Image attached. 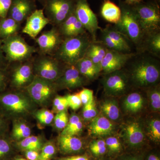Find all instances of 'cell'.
I'll return each instance as SVG.
<instances>
[{"mask_svg":"<svg viewBox=\"0 0 160 160\" xmlns=\"http://www.w3.org/2000/svg\"><path fill=\"white\" fill-rule=\"evenodd\" d=\"M123 136L126 142L132 147L141 146L145 139L142 127L137 121H131L126 124L123 129Z\"/></svg>","mask_w":160,"mask_h":160,"instance_id":"e0dca14e","label":"cell"},{"mask_svg":"<svg viewBox=\"0 0 160 160\" xmlns=\"http://www.w3.org/2000/svg\"><path fill=\"white\" fill-rule=\"evenodd\" d=\"M101 14L107 22L116 24L121 18V10L119 6L110 0H104L101 7Z\"/></svg>","mask_w":160,"mask_h":160,"instance_id":"cb8c5ba5","label":"cell"},{"mask_svg":"<svg viewBox=\"0 0 160 160\" xmlns=\"http://www.w3.org/2000/svg\"><path fill=\"white\" fill-rule=\"evenodd\" d=\"M73 0H46L45 11L50 23L58 27L74 11Z\"/></svg>","mask_w":160,"mask_h":160,"instance_id":"30bf717a","label":"cell"},{"mask_svg":"<svg viewBox=\"0 0 160 160\" xmlns=\"http://www.w3.org/2000/svg\"><path fill=\"white\" fill-rule=\"evenodd\" d=\"M147 160H160L159 158L154 154L149 155Z\"/></svg>","mask_w":160,"mask_h":160,"instance_id":"f5cc1de1","label":"cell"},{"mask_svg":"<svg viewBox=\"0 0 160 160\" xmlns=\"http://www.w3.org/2000/svg\"><path fill=\"white\" fill-rule=\"evenodd\" d=\"M87 32L86 29L82 25V23L80 22L78 19V21L76 22L73 26H72L66 32V34L64 35V38L77 36L80 35L85 34Z\"/></svg>","mask_w":160,"mask_h":160,"instance_id":"60d3db41","label":"cell"},{"mask_svg":"<svg viewBox=\"0 0 160 160\" xmlns=\"http://www.w3.org/2000/svg\"><path fill=\"white\" fill-rule=\"evenodd\" d=\"M123 160H142L141 158L137 157H132L125 158Z\"/></svg>","mask_w":160,"mask_h":160,"instance_id":"db71d44e","label":"cell"},{"mask_svg":"<svg viewBox=\"0 0 160 160\" xmlns=\"http://www.w3.org/2000/svg\"><path fill=\"white\" fill-rule=\"evenodd\" d=\"M41 150L39 160H50L55 154L56 148L53 143L49 142L43 145Z\"/></svg>","mask_w":160,"mask_h":160,"instance_id":"8d00e7d4","label":"cell"},{"mask_svg":"<svg viewBox=\"0 0 160 160\" xmlns=\"http://www.w3.org/2000/svg\"><path fill=\"white\" fill-rule=\"evenodd\" d=\"M12 0H0V18H5L8 16Z\"/></svg>","mask_w":160,"mask_h":160,"instance_id":"f6af8a7d","label":"cell"},{"mask_svg":"<svg viewBox=\"0 0 160 160\" xmlns=\"http://www.w3.org/2000/svg\"><path fill=\"white\" fill-rule=\"evenodd\" d=\"M1 19H2V18H0V22H1Z\"/></svg>","mask_w":160,"mask_h":160,"instance_id":"9f6ffc18","label":"cell"},{"mask_svg":"<svg viewBox=\"0 0 160 160\" xmlns=\"http://www.w3.org/2000/svg\"><path fill=\"white\" fill-rule=\"evenodd\" d=\"M74 12L92 41H96L97 33L102 28L99 26L96 16L89 7L86 0H77L75 5Z\"/></svg>","mask_w":160,"mask_h":160,"instance_id":"8fae6325","label":"cell"},{"mask_svg":"<svg viewBox=\"0 0 160 160\" xmlns=\"http://www.w3.org/2000/svg\"><path fill=\"white\" fill-rule=\"evenodd\" d=\"M9 82V75L6 69H0V92L5 90Z\"/></svg>","mask_w":160,"mask_h":160,"instance_id":"bcb514c9","label":"cell"},{"mask_svg":"<svg viewBox=\"0 0 160 160\" xmlns=\"http://www.w3.org/2000/svg\"><path fill=\"white\" fill-rule=\"evenodd\" d=\"M35 104L26 91L0 92V111L7 118L27 115L33 111Z\"/></svg>","mask_w":160,"mask_h":160,"instance_id":"3957f363","label":"cell"},{"mask_svg":"<svg viewBox=\"0 0 160 160\" xmlns=\"http://www.w3.org/2000/svg\"><path fill=\"white\" fill-rule=\"evenodd\" d=\"M142 0H126L125 2L129 5H133L136 3L140 2Z\"/></svg>","mask_w":160,"mask_h":160,"instance_id":"816d5d0a","label":"cell"},{"mask_svg":"<svg viewBox=\"0 0 160 160\" xmlns=\"http://www.w3.org/2000/svg\"><path fill=\"white\" fill-rule=\"evenodd\" d=\"M108 49L98 40L92 41L86 50L84 57L89 58L102 69L101 63Z\"/></svg>","mask_w":160,"mask_h":160,"instance_id":"7402d4cb","label":"cell"},{"mask_svg":"<svg viewBox=\"0 0 160 160\" xmlns=\"http://www.w3.org/2000/svg\"><path fill=\"white\" fill-rule=\"evenodd\" d=\"M58 144L60 151L65 154L76 153L83 148L82 140L74 135H61L58 139Z\"/></svg>","mask_w":160,"mask_h":160,"instance_id":"ffe728a7","label":"cell"},{"mask_svg":"<svg viewBox=\"0 0 160 160\" xmlns=\"http://www.w3.org/2000/svg\"><path fill=\"white\" fill-rule=\"evenodd\" d=\"M58 160H89V159L86 155H77L60 158Z\"/></svg>","mask_w":160,"mask_h":160,"instance_id":"f907efd6","label":"cell"},{"mask_svg":"<svg viewBox=\"0 0 160 160\" xmlns=\"http://www.w3.org/2000/svg\"><path fill=\"white\" fill-rule=\"evenodd\" d=\"M18 146L24 151L35 150L39 151L42 147V142L39 137L31 136L19 141Z\"/></svg>","mask_w":160,"mask_h":160,"instance_id":"f546056e","label":"cell"},{"mask_svg":"<svg viewBox=\"0 0 160 160\" xmlns=\"http://www.w3.org/2000/svg\"><path fill=\"white\" fill-rule=\"evenodd\" d=\"M135 52L125 53L108 49L101 63L102 72L104 74L122 69Z\"/></svg>","mask_w":160,"mask_h":160,"instance_id":"9a60e30c","label":"cell"},{"mask_svg":"<svg viewBox=\"0 0 160 160\" xmlns=\"http://www.w3.org/2000/svg\"><path fill=\"white\" fill-rule=\"evenodd\" d=\"M21 23L9 17L1 19L0 22V39L2 40L18 34L21 29Z\"/></svg>","mask_w":160,"mask_h":160,"instance_id":"4316f807","label":"cell"},{"mask_svg":"<svg viewBox=\"0 0 160 160\" xmlns=\"http://www.w3.org/2000/svg\"><path fill=\"white\" fill-rule=\"evenodd\" d=\"M16 160H28L26 159L23 158H19L17 159Z\"/></svg>","mask_w":160,"mask_h":160,"instance_id":"11a10c76","label":"cell"},{"mask_svg":"<svg viewBox=\"0 0 160 160\" xmlns=\"http://www.w3.org/2000/svg\"><path fill=\"white\" fill-rule=\"evenodd\" d=\"M9 76L10 86L16 89H25L33 81L35 75L32 61L16 63Z\"/></svg>","mask_w":160,"mask_h":160,"instance_id":"7c38bea8","label":"cell"},{"mask_svg":"<svg viewBox=\"0 0 160 160\" xmlns=\"http://www.w3.org/2000/svg\"><path fill=\"white\" fill-rule=\"evenodd\" d=\"M101 109L104 116L112 122H117L121 117V112L117 100L112 98L106 99L101 103Z\"/></svg>","mask_w":160,"mask_h":160,"instance_id":"d4e9b609","label":"cell"},{"mask_svg":"<svg viewBox=\"0 0 160 160\" xmlns=\"http://www.w3.org/2000/svg\"><path fill=\"white\" fill-rule=\"evenodd\" d=\"M149 99V106L152 111L160 110V91L158 85L145 89Z\"/></svg>","mask_w":160,"mask_h":160,"instance_id":"1f68e13d","label":"cell"},{"mask_svg":"<svg viewBox=\"0 0 160 160\" xmlns=\"http://www.w3.org/2000/svg\"><path fill=\"white\" fill-rule=\"evenodd\" d=\"M82 115L86 120H92L98 115V110L94 99L84 105Z\"/></svg>","mask_w":160,"mask_h":160,"instance_id":"74e56055","label":"cell"},{"mask_svg":"<svg viewBox=\"0 0 160 160\" xmlns=\"http://www.w3.org/2000/svg\"><path fill=\"white\" fill-rule=\"evenodd\" d=\"M25 156L28 160H39L40 153L39 151L35 150L25 151Z\"/></svg>","mask_w":160,"mask_h":160,"instance_id":"c3c4849f","label":"cell"},{"mask_svg":"<svg viewBox=\"0 0 160 160\" xmlns=\"http://www.w3.org/2000/svg\"><path fill=\"white\" fill-rule=\"evenodd\" d=\"M26 20V25L22 32L33 39H35L45 26L50 23L42 9L34 10Z\"/></svg>","mask_w":160,"mask_h":160,"instance_id":"2e32d148","label":"cell"},{"mask_svg":"<svg viewBox=\"0 0 160 160\" xmlns=\"http://www.w3.org/2000/svg\"><path fill=\"white\" fill-rule=\"evenodd\" d=\"M74 65L80 73L89 81L97 78L102 72L101 68L87 58H83Z\"/></svg>","mask_w":160,"mask_h":160,"instance_id":"44dd1931","label":"cell"},{"mask_svg":"<svg viewBox=\"0 0 160 160\" xmlns=\"http://www.w3.org/2000/svg\"><path fill=\"white\" fill-rule=\"evenodd\" d=\"M88 81L80 73L74 65H66L62 73L55 83L58 90H74L85 86Z\"/></svg>","mask_w":160,"mask_h":160,"instance_id":"4fadbf2b","label":"cell"},{"mask_svg":"<svg viewBox=\"0 0 160 160\" xmlns=\"http://www.w3.org/2000/svg\"><path fill=\"white\" fill-rule=\"evenodd\" d=\"M32 62L35 76L55 82L62 73L66 65L53 56L40 54Z\"/></svg>","mask_w":160,"mask_h":160,"instance_id":"52a82bcc","label":"cell"},{"mask_svg":"<svg viewBox=\"0 0 160 160\" xmlns=\"http://www.w3.org/2000/svg\"><path fill=\"white\" fill-rule=\"evenodd\" d=\"M7 61L5 57L2 47V41L0 39V69H6L7 66Z\"/></svg>","mask_w":160,"mask_h":160,"instance_id":"681fc988","label":"cell"},{"mask_svg":"<svg viewBox=\"0 0 160 160\" xmlns=\"http://www.w3.org/2000/svg\"><path fill=\"white\" fill-rule=\"evenodd\" d=\"M82 129L83 123L81 118L77 115L73 114L69 118L67 126L61 135L75 136L79 133Z\"/></svg>","mask_w":160,"mask_h":160,"instance_id":"4dcf8cb0","label":"cell"},{"mask_svg":"<svg viewBox=\"0 0 160 160\" xmlns=\"http://www.w3.org/2000/svg\"><path fill=\"white\" fill-rule=\"evenodd\" d=\"M90 150L96 156H101L106 153L107 147L105 140L99 139L93 141L89 146Z\"/></svg>","mask_w":160,"mask_h":160,"instance_id":"f35d334b","label":"cell"},{"mask_svg":"<svg viewBox=\"0 0 160 160\" xmlns=\"http://www.w3.org/2000/svg\"><path fill=\"white\" fill-rule=\"evenodd\" d=\"M92 41L88 33L65 38L53 56L66 65H74L85 56Z\"/></svg>","mask_w":160,"mask_h":160,"instance_id":"277c9868","label":"cell"},{"mask_svg":"<svg viewBox=\"0 0 160 160\" xmlns=\"http://www.w3.org/2000/svg\"><path fill=\"white\" fill-rule=\"evenodd\" d=\"M35 116L41 124L43 125L51 124L54 119L53 112L47 109H42L35 113Z\"/></svg>","mask_w":160,"mask_h":160,"instance_id":"d590c367","label":"cell"},{"mask_svg":"<svg viewBox=\"0 0 160 160\" xmlns=\"http://www.w3.org/2000/svg\"><path fill=\"white\" fill-rule=\"evenodd\" d=\"M119 7L121 16L119 21L114 26L124 34L139 52L145 38L134 9L131 5L120 0Z\"/></svg>","mask_w":160,"mask_h":160,"instance_id":"7a4b0ae2","label":"cell"},{"mask_svg":"<svg viewBox=\"0 0 160 160\" xmlns=\"http://www.w3.org/2000/svg\"><path fill=\"white\" fill-rule=\"evenodd\" d=\"M114 130L112 122L104 115H97L92 119L89 127L90 134L97 137L110 135Z\"/></svg>","mask_w":160,"mask_h":160,"instance_id":"d6986e66","label":"cell"},{"mask_svg":"<svg viewBox=\"0 0 160 160\" xmlns=\"http://www.w3.org/2000/svg\"><path fill=\"white\" fill-rule=\"evenodd\" d=\"M2 47L7 62H23L30 60L37 51L18 34L1 40Z\"/></svg>","mask_w":160,"mask_h":160,"instance_id":"5b68a950","label":"cell"},{"mask_svg":"<svg viewBox=\"0 0 160 160\" xmlns=\"http://www.w3.org/2000/svg\"><path fill=\"white\" fill-rule=\"evenodd\" d=\"M131 6L145 36L160 32V12L157 4L141 1Z\"/></svg>","mask_w":160,"mask_h":160,"instance_id":"8992f818","label":"cell"},{"mask_svg":"<svg viewBox=\"0 0 160 160\" xmlns=\"http://www.w3.org/2000/svg\"><path fill=\"white\" fill-rule=\"evenodd\" d=\"M31 130L29 126L22 120H16L13 122L12 130V137L20 141L30 136Z\"/></svg>","mask_w":160,"mask_h":160,"instance_id":"f1b7e54d","label":"cell"},{"mask_svg":"<svg viewBox=\"0 0 160 160\" xmlns=\"http://www.w3.org/2000/svg\"><path fill=\"white\" fill-rule=\"evenodd\" d=\"M100 30L101 31V36L100 39L98 41L102 43L107 49L110 50L125 52L122 48L112 39L111 38L103 31L102 29H101Z\"/></svg>","mask_w":160,"mask_h":160,"instance_id":"e575fe53","label":"cell"},{"mask_svg":"<svg viewBox=\"0 0 160 160\" xmlns=\"http://www.w3.org/2000/svg\"><path fill=\"white\" fill-rule=\"evenodd\" d=\"M101 82L105 93L111 97L124 95L132 88L128 75L123 69L104 74Z\"/></svg>","mask_w":160,"mask_h":160,"instance_id":"9c48e42d","label":"cell"},{"mask_svg":"<svg viewBox=\"0 0 160 160\" xmlns=\"http://www.w3.org/2000/svg\"><path fill=\"white\" fill-rule=\"evenodd\" d=\"M7 118L0 111V136L6 133L7 128Z\"/></svg>","mask_w":160,"mask_h":160,"instance_id":"7dc6e473","label":"cell"},{"mask_svg":"<svg viewBox=\"0 0 160 160\" xmlns=\"http://www.w3.org/2000/svg\"><path fill=\"white\" fill-rule=\"evenodd\" d=\"M148 135L150 138L155 142L160 140V121L158 118L152 119L149 121L147 127Z\"/></svg>","mask_w":160,"mask_h":160,"instance_id":"d6a6232c","label":"cell"},{"mask_svg":"<svg viewBox=\"0 0 160 160\" xmlns=\"http://www.w3.org/2000/svg\"><path fill=\"white\" fill-rule=\"evenodd\" d=\"M33 7L30 0H12L8 17L21 24L34 11Z\"/></svg>","mask_w":160,"mask_h":160,"instance_id":"ac0fdd59","label":"cell"},{"mask_svg":"<svg viewBox=\"0 0 160 160\" xmlns=\"http://www.w3.org/2000/svg\"><path fill=\"white\" fill-rule=\"evenodd\" d=\"M149 52L160 58V32L149 35L145 37L139 52Z\"/></svg>","mask_w":160,"mask_h":160,"instance_id":"83f0119b","label":"cell"},{"mask_svg":"<svg viewBox=\"0 0 160 160\" xmlns=\"http://www.w3.org/2000/svg\"><path fill=\"white\" fill-rule=\"evenodd\" d=\"M106 147L109 151L112 153L119 152L122 150V144L120 140L116 137H109L106 139Z\"/></svg>","mask_w":160,"mask_h":160,"instance_id":"b9f144b4","label":"cell"},{"mask_svg":"<svg viewBox=\"0 0 160 160\" xmlns=\"http://www.w3.org/2000/svg\"><path fill=\"white\" fill-rule=\"evenodd\" d=\"M145 98L138 91H133L126 96L123 103V107L126 112L135 113L139 112L145 105Z\"/></svg>","mask_w":160,"mask_h":160,"instance_id":"603a6c76","label":"cell"},{"mask_svg":"<svg viewBox=\"0 0 160 160\" xmlns=\"http://www.w3.org/2000/svg\"><path fill=\"white\" fill-rule=\"evenodd\" d=\"M159 58L146 52H135L123 68L128 75L132 88L145 90L158 85Z\"/></svg>","mask_w":160,"mask_h":160,"instance_id":"6da1fadb","label":"cell"},{"mask_svg":"<svg viewBox=\"0 0 160 160\" xmlns=\"http://www.w3.org/2000/svg\"><path fill=\"white\" fill-rule=\"evenodd\" d=\"M64 39L57 27L43 32L35 39L40 54L53 56Z\"/></svg>","mask_w":160,"mask_h":160,"instance_id":"5bb4252c","label":"cell"},{"mask_svg":"<svg viewBox=\"0 0 160 160\" xmlns=\"http://www.w3.org/2000/svg\"><path fill=\"white\" fill-rule=\"evenodd\" d=\"M102 30L112 39L122 47L125 52H131V42L124 34L119 31L114 26L107 25Z\"/></svg>","mask_w":160,"mask_h":160,"instance_id":"484cf974","label":"cell"},{"mask_svg":"<svg viewBox=\"0 0 160 160\" xmlns=\"http://www.w3.org/2000/svg\"><path fill=\"white\" fill-rule=\"evenodd\" d=\"M24 89L36 104L42 106H47L58 91L55 82L37 76Z\"/></svg>","mask_w":160,"mask_h":160,"instance_id":"ba28073f","label":"cell"},{"mask_svg":"<svg viewBox=\"0 0 160 160\" xmlns=\"http://www.w3.org/2000/svg\"><path fill=\"white\" fill-rule=\"evenodd\" d=\"M68 102L69 107L73 110L78 109L82 105V101L80 99L78 93L68 94L66 96Z\"/></svg>","mask_w":160,"mask_h":160,"instance_id":"7bdbcfd3","label":"cell"},{"mask_svg":"<svg viewBox=\"0 0 160 160\" xmlns=\"http://www.w3.org/2000/svg\"><path fill=\"white\" fill-rule=\"evenodd\" d=\"M12 151L11 141L6 133L0 136V160H7Z\"/></svg>","mask_w":160,"mask_h":160,"instance_id":"836d02e7","label":"cell"},{"mask_svg":"<svg viewBox=\"0 0 160 160\" xmlns=\"http://www.w3.org/2000/svg\"><path fill=\"white\" fill-rule=\"evenodd\" d=\"M53 121L55 128L58 130H63L66 128L69 121L66 111L57 113L55 116H54Z\"/></svg>","mask_w":160,"mask_h":160,"instance_id":"ab89813d","label":"cell"},{"mask_svg":"<svg viewBox=\"0 0 160 160\" xmlns=\"http://www.w3.org/2000/svg\"><path fill=\"white\" fill-rule=\"evenodd\" d=\"M78 93L84 106L94 99L93 92L91 89L84 88Z\"/></svg>","mask_w":160,"mask_h":160,"instance_id":"ee69618b","label":"cell"}]
</instances>
